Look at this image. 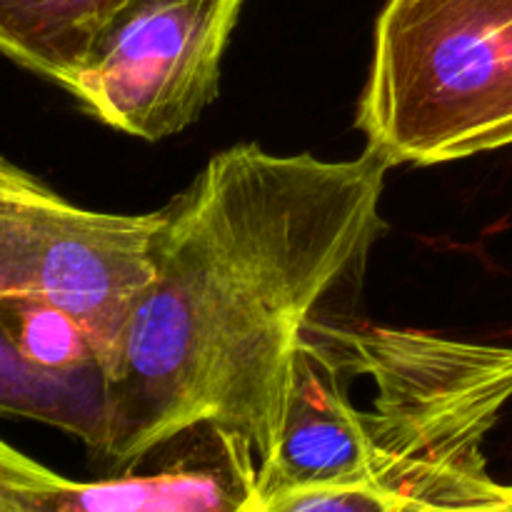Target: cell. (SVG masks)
Here are the masks:
<instances>
[{
    "instance_id": "cell-12",
    "label": "cell",
    "mask_w": 512,
    "mask_h": 512,
    "mask_svg": "<svg viewBox=\"0 0 512 512\" xmlns=\"http://www.w3.org/2000/svg\"><path fill=\"white\" fill-rule=\"evenodd\" d=\"M403 512H512V485L498 483L445 500H415Z\"/></svg>"
},
{
    "instance_id": "cell-6",
    "label": "cell",
    "mask_w": 512,
    "mask_h": 512,
    "mask_svg": "<svg viewBox=\"0 0 512 512\" xmlns=\"http://www.w3.org/2000/svg\"><path fill=\"white\" fill-rule=\"evenodd\" d=\"M258 505V458L243 435L193 430V448L148 475L80 483L60 475L55 512H253Z\"/></svg>"
},
{
    "instance_id": "cell-4",
    "label": "cell",
    "mask_w": 512,
    "mask_h": 512,
    "mask_svg": "<svg viewBox=\"0 0 512 512\" xmlns=\"http://www.w3.org/2000/svg\"><path fill=\"white\" fill-rule=\"evenodd\" d=\"M163 213L80 208L25 170L0 180V303H45L78 320L103 375L153 278Z\"/></svg>"
},
{
    "instance_id": "cell-2",
    "label": "cell",
    "mask_w": 512,
    "mask_h": 512,
    "mask_svg": "<svg viewBox=\"0 0 512 512\" xmlns=\"http://www.w3.org/2000/svg\"><path fill=\"white\" fill-rule=\"evenodd\" d=\"M512 400V348L355 318L303 330L258 500L385 483L445 500L495 483L483 445Z\"/></svg>"
},
{
    "instance_id": "cell-8",
    "label": "cell",
    "mask_w": 512,
    "mask_h": 512,
    "mask_svg": "<svg viewBox=\"0 0 512 512\" xmlns=\"http://www.w3.org/2000/svg\"><path fill=\"white\" fill-rule=\"evenodd\" d=\"M123 0H0V55L73 88Z\"/></svg>"
},
{
    "instance_id": "cell-9",
    "label": "cell",
    "mask_w": 512,
    "mask_h": 512,
    "mask_svg": "<svg viewBox=\"0 0 512 512\" xmlns=\"http://www.w3.org/2000/svg\"><path fill=\"white\" fill-rule=\"evenodd\" d=\"M0 325L20 353L58 373L100 368L88 333L78 320L45 303H0ZM103 370V368H100Z\"/></svg>"
},
{
    "instance_id": "cell-11",
    "label": "cell",
    "mask_w": 512,
    "mask_h": 512,
    "mask_svg": "<svg viewBox=\"0 0 512 512\" xmlns=\"http://www.w3.org/2000/svg\"><path fill=\"white\" fill-rule=\"evenodd\" d=\"M60 475L0 440V512H55Z\"/></svg>"
},
{
    "instance_id": "cell-3",
    "label": "cell",
    "mask_w": 512,
    "mask_h": 512,
    "mask_svg": "<svg viewBox=\"0 0 512 512\" xmlns=\"http://www.w3.org/2000/svg\"><path fill=\"white\" fill-rule=\"evenodd\" d=\"M355 125L390 168L512 145V0H388Z\"/></svg>"
},
{
    "instance_id": "cell-1",
    "label": "cell",
    "mask_w": 512,
    "mask_h": 512,
    "mask_svg": "<svg viewBox=\"0 0 512 512\" xmlns=\"http://www.w3.org/2000/svg\"><path fill=\"white\" fill-rule=\"evenodd\" d=\"M353 160L240 143L208 160L160 213L153 278L105 378V463L125 470L193 430L273 453L303 330L360 275L385 230V175Z\"/></svg>"
},
{
    "instance_id": "cell-10",
    "label": "cell",
    "mask_w": 512,
    "mask_h": 512,
    "mask_svg": "<svg viewBox=\"0 0 512 512\" xmlns=\"http://www.w3.org/2000/svg\"><path fill=\"white\" fill-rule=\"evenodd\" d=\"M413 498L385 483H345L258 500L253 512H403Z\"/></svg>"
},
{
    "instance_id": "cell-5",
    "label": "cell",
    "mask_w": 512,
    "mask_h": 512,
    "mask_svg": "<svg viewBox=\"0 0 512 512\" xmlns=\"http://www.w3.org/2000/svg\"><path fill=\"white\" fill-rule=\"evenodd\" d=\"M245 0H123L68 90L100 123L158 143L218 98Z\"/></svg>"
},
{
    "instance_id": "cell-7",
    "label": "cell",
    "mask_w": 512,
    "mask_h": 512,
    "mask_svg": "<svg viewBox=\"0 0 512 512\" xmlns=\"http://www.w3.org/2000/svg\"><path fill=\"white\" fill-rule=\"evenodd\" d=\"M0 415L38 420L80 438L105 458L110 440L108 385L100 368L58 373L20 353L0 325Z\"/></svg>"
}]
</instances>
